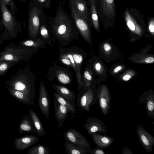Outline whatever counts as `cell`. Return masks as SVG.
<instances>
[{"label": "cell", "instance_id": "ee69618b", "mask_svg": "<svg viewBox=\"0 0 154 154\" xmlns=\"http://www.w3.org/2000/svg\"><path fill=\"white\" fill-rule=\"evenodd\" d=\"M62 1V5H63L65 3L67 0H61Z\"/></svg>", "mask_w": 154, "mask_h": 154}, {"label": "cell", "instance_id": "277c9868", "mask_svg": "<svg viewBox=\"0 0 154 154\" xmlns=\"http://www.w3.org/2000/svg\"><path fill=\"white\" fill-rule=\"evenodd\" d=\"M7 5L4 2L0 0L1 22L5 29L4 32L1 35L7 37L8 39L15 37L17 32H21V29L20 22L17 21L15 15L8 9Z\"/></svg>", "mask_w": 154, "mask_h": 154}, {"label": "cell", "instance_id": "d6a6232c", "mask_svg": "<svg viewBox=\"0 0 154 154\" xmlns=\"http://www.w3.org/2000/svg\"><path fill=\"white\" fill-rule=\"evenodd\" d=\"M9 6L10 10L12 14L15 15V12H17V9L14 0H2Z\"/></svg>", "mask_w": 154, "mask_h": 154}, {"label": "cell", "instance_id": "44dd1931", "mask_svg": "<svg viewBox=\"0 0 154 154\" xmlns=\"http://www.w3.org/2000/svg\"><path fill=\"white\" fill-rule=\"evenodd\" d=\"M64 146L66 152L69 154H92L91 149H86L77 146L67 141L64 143Z\"/></svg>", "mask_w": 154, "mask_h": 154}, {"label": "cell", "instance_id": "60d3db41", "mask_svg": "<svg viewBox=\"0 0 154 154\" xmlns=\"http://www.w3.org/2000/svg\"><path fill=\"white\" fill-rule=\"evenodd\" d=\"M154 59L152 57H149L146 58L145 60V62L148 63H152L154 62Z\"/></svg>", "mask_w": 154, "mask_h": 154}, {"label": "cell", "instance_id": "5b68a950", "mask_svg": "<svg viewBox=\"0 0 154 154\" xmlns=\"http://www.w3.org/2000/svg\"><path fill=\"white\" fill-rule=\"evenodd\" d=\"M23 45L10 43L0 52V60H6L19 63L29 57L32 48Z\"/></svg>", "mask_w": 154, "mask_h": 154}, {"label": "cell", "instance_id": "7dc6e473", "mask_svg": "<svg viewBox=\"0 0 154 154\" xmlns=\"http://www.w3.org/2000/svg\"><path fill=\"white\" fill-rule=\"evenodd\" d=\"M3 43L2 41L1 40H0V45L2 44Z\"/></svg>", "mask_w": 154, "mask_h": 154}, {"label": "cell", "instance_id": "52a82bcc", "mask_svg": "<svg viewBox=\"0 0 154 154\" xmlns=\"http://www.w3.org/2000/svg\"><path fill=\"white\" fill-rule=\"evenodd\" d=\"M69 8L70 10V16L75 23L77 29L83 38L90 42V32L88 22L77 12L73 0H69Z\"/></svg>", "mask_w": 154, "mask_h": 154}, {"label": "cell", "instance_id": "d4e9b609", "mask_svg": "<svg viewBox=\"0 0 154 154\" xmlns=\"http://www.w3.org/2000/svg\"><path fill=\"white\" fill-rule=\"evenodd\" d=\"M54 99L56 100L59 103L66 106L72 114H75L77 112L76 106L73 103L63 97L59 94L54 92Z\"/></svg>", "mask_w": 154, "mask_h": 154}, {"label": "cell", "instance_id": "f35d334b", "mask_svg": "<svg viewBox=\"0 0 154 154\" xmlns=\"http://www.w3.org/2000/svg\"><path fill=\"white\" fill-rule=\"evenodd\" d=\"M103 47L104 50L107 52L109 51L111 49V46L107 43H105L104 44Z\"/></svg>", "mask_w": 154, "mask_h": 154}, {"label": "cell", "instance_id": "9c48e42d", "mask_svg": "<svg viewBox=\"0 0 154 154\" xmlns=\"http://www.w3.org/2000/svg\"><path fill=\"white\" fill-rule=\"evenodd\" d=\"M98 106L103 114L107 116L110 108L111 95L109 90L105 85H102L97 93Z\"/></svg>", "mask_w": 154, "mask_h": 154}, {"label": "cell", "instance_id": "8fae6325", "mask_svg": "<svg viewBox=\"0 0 154 154\" xmlns=\"http://www.w3.org/2000/svg\"><path fill=\"white\" fill-rule=\"evenodd\" d=\"M86 122L82 126L90 135L95 133H101L106 135L108 132L104 122L97 117L88 118Z\"/></svg>", "mask_w": 154, "mask_h": 154}, {"label": "cell", "instance_id": "f1b7e54d", "mask_svg": "<svg viewBox=\"0 0 154 154\" xmlns=\"http://www.w3.org/2000/svg\"><path fill=\"white\" fill-rule=\"evenodd\" d=\"M71 54L75 61V65L78 70L79 74V76L82 77L80 69L83 60V57L81 55L78 53H72Z\"/></svg>", "mask_w": 154, "mask_h": 154}, {"label": "cell", "instance_id": "ac0fdd59", "mask_svg": "<svg viewBox=\"0 0 154 154\" xmlns=\"http://www.w3.org/2000/svg\"><path fill=\"white\" fill-rule=\"evenodd\" d=\"M5 87L10 94L23 103L30 105L34 104V100L23 92L11 88L6 84H5Z\"/></svg>", "mask_w": 154, "mask_h": 154}, {"label": "cell", "instance_id": "f546056e", "mask_svg": "<svg viewBox=\"0 0 154 154\" xmlns=\"http://www.w3.org/2000/svg\"><path fill=\"white\" fill-rule=\"evenodd\" d=\"M57 76L59 81L64 84H68L71 81L69 75L65 72L62 71H58L57 72Z\"/></svg>", "mask_w": 154, "mask_h": 154}, {"label": "cell", "instance_id": "484cf974", "mask_svg": "<svg viewBox=\"0 0 154 154\" xmlns=\"http://www.w3.org/2000/svg\"><path fill=\"white\" fill-rule=\"evenodd\" d=\"M28 154H49L50 149L46 146L39 144L29 147L27 150Z\"/></svg>", "mask_w": 154, "mask_h": 154}, {"label": "cell", "instance_id": "ba28073f", "mask_svg": "<svg viewBox=\"0 0 154 154\" xmlns=\"http://www.w3.org/2000/svg\"><path fill=\"white\" fill-rule=\"evenodd\" d=\"M64 136L67 141L84 148L91 149L90 144L85 137L74 129H68L64 133Z\"/></svg>", "mask_w": 154, "mask_h": 154}, {"label": "cell", "instance_id": "9a60e30c", "mask_svg": "<svg viewBox=\"0 0 154 154\" xmlns=\"http://www.w3.org/2000/svg\"><path fill=\"white\" fill-rule=\"evenodd\" d=\"M54 99V116L58 124V128H60L67 118L70 111L66 106L60 104L56 100Z\"/></svg>", "mask_w": 154, "mask_h": 154}, {"label": "cell", "instance_id": "6da1fadb", "mask_svg": "<svg viewBox=\"0 0 154 154\" xmlns=\"http://www.w3.org/2000/svg\"><path fill=\"white\" fill-rule=\"evenodd\" d=\"M51 30L57 37L68 38L77 32L74 22L59 3L54 17H47Z\"/></svg>", "mask_w": 154, "mask_h": 154}, {"label": "cell", "instance_id": "8d00e7d4", "mask_svg": "<svg viewBox=\"0 0 154 154\" xmlns=\"http://www.w3.org/2000/svg\"><path fill=\"white\" fill-rule=\"evenodd\" d=\"M149 31L153 35L154 32V20L153 18L149 22Z\"/></svg>", "mask_w": 154, "mask_h": 154}, {"label": "cell", "instance_id": "83f0119b", "mask_svg": "<svg viewBox=\"0 0 154 154\" xmlns=\"http://www.w3.org/2000/svg\"><path fill=\"white\" fill-rule=\"evenodd\" d=\"M18 63L13 61L0 60V76L4 74L11 67Z\"/></svg>", "mask_w": 154, "mask_h": 154}, {"label": "cell", "instance_id": "e575fe53", "mask_svg": "<svg viewBox=\"0 0 154 154\" xmlns=\"http://www.w3.org/2000/svg\"><path fill=\"white\" fill-rule=\"evenodd\" d=\"M103 149L97 146L92 149V154H108Z\"/></svg>", "mask_w": 154, "mask_h": 154}, {"label": "cell", "instance_id": "d6986e66", "mask_svg": "<svg viewBox=\"0 0 154 154\" xmlns=\"http://www.w3.org/2000/svg\"><path fill=\"white\" fill-rule=\"evenodd\" d=\"M52 87L55 90L56 93L74 103L77 96L72 91L65 87L60 85L52 84Z\"/></svg>", "mask_w": 154, "mask_h": 154}, {"label": "cell", "instance_id": "603a6c76", "mask_svg": "<svg viewBox=\"0 0 154 154\" xmlns=\"http://www.w3.org/2000/svg\"><path fill=\"white\" fill-rule=\"evenodd\" d=\"M125 19L126 24L131 31L138 35L141 34L142 30L140 27L127 11L125 12Z\"/></svg>", "mask_w": 154, "mask_h": 154}, {"label": "cell", "instance_id": "f6af8a7d", "mask_svg": "<svg viewBox=\"0 0 154 154\" xmlns=\"http://www.w3.org/2000/svg\"><path fill=\"white\" fill-rule=\"evenodd\" d=\"M22 2H26V0H18Z\"/></svg>", "mask_w": 154, "mask_h": 154}, {"label": "cell", "instance_id": "5bb4252c", "mask_svg": "<svg viewBox=\"0 0 154 154\" xmlns=\"http://www.w3.org/2000/svg\"><path fill=\"white\" fill-rule=\"evenodd\" d=\"M140 104L145 103L147 115L154 119V93L148 91L142 94L139 99Z\"/></svg>", "mask_w": 154, "mask_h": 154}, {"label": "cell", "instance_id": "2e32d148", "mask_svg": "<svg viewBox=\"0 0 154 154\" xmlns=\"http://www.w3.org/2000/svg\"><path fill=\"white\" fill-rule=\"evenodd\" d=\"M90 135L97 146L103 149L108 147L114 141L113 138L98 133H95Z\"/></svg>", "mask_w": 154, "mask_h": 154}, {"label": "cell", "instance_id": "4316f807", "mask_svg": "<svg viewBox=\"0 0 154 154\" xmlns=\"http://www.w3.org/2000/svg\"><path fill=\"white\" fill-rule=\"evenodd\" d=\"M91 6V18L92 22L95 28L98 30L99 21L95 3L89 1Z\"/></svg>", "mask_w": 154, "mask_h": 154}, {"label": "cell", "instance_id": "30bf717a", "mask_svg": "<svg viewBox=\"0 0 154 154\" xmlns=\"http://www.w3.org/2000/svg\"><path fill=\"white\" fill-rule=\"evenodd\" d=\"M38 102L42 113L46 118H48L50 114V98L47 89L42 82L39 86Z\"/></svg>", "mask_w": 154, "mask_h": 154}, {"label": "cell", "instance_id": "d590c367", "mask_svg": "<svg viewBox=\"0 0 154 154\" xmlns=\"http://www.w3.org/2000/svg\"><path fill=\"white\" fill-rule=\"evenodd\" d=\"M60 60L64 64L72 66L70 60L67 58L64 57L61 55Z\"/></svg>", "mask_w": 154, "mask_h": 154}, {"label": "cell", "instance_id": "e0dca14e", "mask_svg": "<svg viewBox=\"0 0 154 154\" xmlns=\"http://www.w3.org/2000/svg\"><path fill=\"white\" fill-rule=\"evenodd\" d=\"M18 131L21 134L25 132H33L37 135L33 121L29 115H25L22 119L19 124Z\"/></svg>", "mask_w": 154, "mask_h": 154}, {"label": "cell", "instance_id": "4dcf8cb0", "mask_svg": "<svg viewBox=\"0 0 154 154\" xmlns=\"http://www.w3.org/2000/svg\"><path fill=\"white\" fill-rule=\"evenodd\" d=\"M19 45L29 47H38L42 44L41 42L29 40L19 43Z\"/></svg>", "mask_w": 154, "mask_h": 154}, {"label": "cell", "instance_id": "74e56055", "mask_svg": "<svg viewBox=\"0 0 154 154\" xmlns=\"http://www.w3.org/2000/svg\"><path fill=\"white\" fill-rule=\"evenodd\" d=\"M122 153L123 154H132L131 151L126 147H124L122 150Z\"/></svg>", "mask_w": 154, "mask_h": 154}, {"label": "cell", "instance_id": "cb8c5ba5", "mask_svg": "<svg viewBox=\"0 0 154 154\" xmlns=\"http://www.w3.org/2000/svg\"><path fill=\"white\" fill-rule=\"evenodd\" d=\"M101 5L103 13L109 18L112 17L115 14L114 0H101Z\"/></svg>", "mask_w": 154, "mask_h": 154}, {"label": "cell", "instance_id": "836d02e7", "mask_svg": "<svg viewBox=\"0 0 154 154\" xmlns=\"http://www.w3.org/2000/svg\"><path fill=\"white\" fill-rule=\"evenodd\" d=\"M43 8L48 9L50 7L52 0H37Z\"/></svg>", "mask_w": 154, "mask_h": 154}, {"label": "cell", "instance_id": "4fadbf2b", "mask_svg": "<svg viewBox=\"0 0 154 154\" xmlns=\"http://www.w3.org/2000/svg\"><path fill=\"white\" fill-rule=\"evenodd\" d=\"M38 141V138L36 134H31L20 138H16L14 145L17 149L22 150L29 148Z\"/></svg>", "mask_w": 154, "mask_h": 154}, {"label": "cell", "instance_id": "1f68e13d", "mask_svg": "<svg viewBox=\"0 0 154 154\" xmlns=\"http://www.w3.org/2000/svg\"><path fill=\"white\" fill-rule=\"evenodd\" d=\"M92 79V76L90 72L88 70L85 71L84 73V87H89L91 85Z\"/></svg>", "mask_w": 154, "mask_h": 154}, {"label": "cell", "instance_id": "7bdbcfd3", "mask_svg": "<svg viewBox=\"0 0 154 154\" xmlns=\"http://www.w3.org/2000/svg\"><path fill=\"white\" fill-rule=\"evenodd\" d=\"M122 67L121 66H119L117 67H116L114 69V72L115 73H117L119 71L121 70L122 69Z\"/></svg>", "mask_w": 154, "mask_h": 154}, {"label": "cell", "instance_id": "3957f363", "mask_svg": "<svg viewBox=\"0 0 154 154\" xmlns=\"http://www.w3.org/2000/svg\"><path fill=\"white\" fill-rule=\"evenodd\" d=\"M43 8L37 0H31L29 4L28 33L32 38L37 35L42 23L47 19Z\"/></svg>", "mask_w": 154, "mask_h": 154}, {"label": "cell", "instance_id": "8992f818", "mask_svg": "<svg viewBox=\"0 0 154 154\" xmlns=\"http://www.w3.org/2000/svg\"><path fill=\"white\" fill-rule=\"evenodd\" d=\"M90 85L83 87L77 97L78 110L81 112L89 111L91 107L97 101L98 91L91 88Z\"/></svg>", "mask_w": 154, "mask_h": 154}, {"label": "cell", "instance_id": "b9f144b4", "mask_svg": "<svg viewBox=\"0 0 154 154\" xmlns=\"http://www.w3.org/2000/svg\"><path fill=\"white\" fill-rule=\"evenodd\" d=\"M96 70L97 71H99L101 68V66L100 64L99 63H97L95 66Z\"/></svg>", "mask_w": 154, "mask_h": 154}, {"label": "cell", "instance_id": "7402d4cb", "mask_svg": "<svg viewBox=\"0 0 154 154\" xmlns=\"http://www.w3.org/2000/svg\"><path fill=\"white\" fill-rule=\"evenodd\" d=\"M76 9L79 13L88 22L90 20L89 12L85 0H73Z\"/></svg>", "mask_w": 154, "mask_h": 154}, {"label": "cell", "instance_id": "7a4b0ae2", "mask_svg": "<svg viewBox=\"0 0 154 154\" xmlns=\"http://www.w3.org/2000/svg\"><path fill=\"white\" fill-rule=\"evenodd\" d=\"M4 82L11 88L23 92L34 100L35 99V80L32 73L28 67L23 69H19L9 80Z\"/></svg>", "mask_w": 154, "mask_h": 154}, {"label": "cell", "instance_id": "7c38bea8", "mask_svg": "<svg viewBox=\"0 0 154 154\" xmlns=\"http://www.w3.org/2000/svg\"><path fill=\"white\" fill-rule=\"evenodd\" d=\"M137 133L142 145L146 152H151L154 145V138L140 125L136 128Z\"/></svg>", "mask_w": 154, "mask_h": 154}, {"label": "cell", "instance_id": "ab89813d", "mask_svg": "<svg viewBox=\"0 0 154 154\" xmlns=\"http://www.w3.org/2000/svg\"><path fill=\"white\" fill-rule=\"evenodd\" d=\"M132 75H130L129 73H127L124 75L122 78V79L124 81H128L132 77Z\"/></svg>", "mask_w": 154, "mask_h": 154}, {"label": "cell", "instance_id": "ffe728a7", "mask_svg": "<svg viewBox=\"0 0 154 154\" xmlns=\"http://www.w3.org/2000/svg\"><path fill=\"white\" fill-rule=\"evenodd\" d=\"M29 115L31 118L37 131V135L42 137L46 136L43 125L36 113L30 108H28Z\"/></svg>", "mask_w": 154, "mask_h": 154}, {"label": "cell", "instance_id": "bcb514c9", "mask_svg": "<svg viewBox=\"0 0 154 154\" xmlns=\"http://www.w3.org/2000/svg\"><path fill=\"white\" fill-rule=\"evenodd\" d=\"M88 0L92 1L96 3V0Z\"/></svg>", "mask_w": 154, "mask_h": 154}]
</instances>
